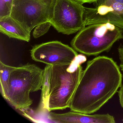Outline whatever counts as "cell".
<instances>
[{"label":"cell","instance_id":"2e32d148","mask_svg":"<svg viewBox=\"0 0 123 123\" xmlns=\"http://www.w3.org/2000/svg\"><path fill=\"white\" fill-rule=\"evenodd\" d=\"M75 0L78 2L80 3L83 5V4L85 3H95L97 2L98 0Z\"/></svg>","mask_w":123,"mask_h":123},{"label":"cell","instance_id":"6da1fadb","mask_svg":"<svg viewBox=\"0 0 123 123\" xmlns=\"http://www.w3.org/2000/svg\"><path fill=\"white\" fill-rule=\"evenodd\" d=\"M121 70L116 62L106 56L88 61L73 97L70 110L87 114L98 111L122 85Z\"/></svg>","mask_w":123,"mask_h":123},{"label":"cell","instance_id":"8992f818","mask_svg":"<svg viewBox=\"0 0 123 123\" xmlns=\"http://www.w3.org/2000/svg\"><path fill=\"white\" fill-rule=\"evenodd\" d=\"M85 7L75 0H57L50 22L59 33L70 35L84 28Z\"/></svg>","mask_w":123,"mask_h":123},{"label":"cell","instance_id":"52a82bcc","mask_svg":"<svg viewBox=\"0 0 123 123\" xmlns=\"http://www.w3.org/2000/svg\"><path fill=\"white\" fill-rule=\"evenodd\" d=\"M31 54L33 60L47 65L71 64L78 55L72 47L57 41L35 45Z\"/></svg>","mask_w":123,"mask_h":123},{"label":"cell","instance_id":"9c48e42d","mask_svg":"<svg viewBox=\"0 0 123 123\" xmlns=\"http://www.w3.org/2000/svg\"><path fill=\"white\" fill-rule=\"evenodd\" d=\"M54 121L62 123H114L113 116L108 113L104 114H87L77 111H71L59 114L54 113Z\"/></svg>","mask_w":123,"mask_h":123},{"label":"cell","instance_id":"3957f363","mask_svg":"<svg viewBox=\"0 0 123 123\" xmlns=\"http://www.w3.org/2000/svg\"><path fill=\"white\" fill-rule=\"evenodd\" d=\"M43 73V69L33 64L15 68L4 98L16 109L28 108L33 104L31 93L42 90Z\"/></svg>","mask_w":123,"mask_h":123},{"label":"cell","instance_id":"5bb4252c","mask_svg":"<svg viewBox=\"0 0 123 123\" xmlns=\"http://www.w3.org/2000/svg\"><path fill=\"white\" fill-rule=\"evenodd\" d=\"M119 58L120 61L119 67L121 71L123 72V45L120 44L118 48Z\"/></svg>","mask_w":123,"mask_h":123},{"label":"cell","instance_id":"7a4b0ae2","mask_svg":"<svg viewBox=\"0 0 123 123\" xmlns=\"http://www.w3.org/2000/svg\"><path fill=\"white\" fill-rule=\"evenodd\" d=\"M86 58L78 55L70 65H47L44 70L39 111L50 112L69 108Z\"/></svg>","mask_w":123,"mask_h":123},{"label":"cell","instance_id":"4fadbf2b","mask_svg":"<svg viewBox=\"0 0 123 123\" xmlns=\"http://www.w3.org/2000/svg\"><path fill=\"white\" fill-rule=\"evenodd\" d=\"M51 26L50 21L45 22L38 25L35 28L33 32V36L37 38L43 36L49 31Z\"/></svg>","mask_w":123,"mask_h":123},{"label":"cell","instance_id":"e0dca14e","mask_svg":"<svg viewBox=\"0 0 123 123\" xmlns=\"http://www.w3.org/2000/svg\"><path fill=\"white\" fill-rule=\"evenodd\" d=\"M122 121H123V119H122Z\"/></svg>","mask_w":123,"mask_h":123},{"label":"cell","instance_id":"30bf717a","mask_svg":"<svg viewBox=\"0 0 123 123\" xmlns=\"http://www.w3.org/2000/svg\"><path fill=\"white\" fill-rule=\"evenodd\" d=\"M0 31L10 38L27 42L31 39V33L11 16L0 18Z\"/></svg>","mask_w":123,"mask_h":123},{"label":"cell","instance_id":"5b68a950","mask_svg":"<svg viewBox=\"0 0 123 123\" xmlns=\"http://www.w3.org/2000/svg\"><path fill=\"white\" fill-rule=\"evenodd\" d=\"M57 0H13L11 16L31 33L38 25L50 21Z\"/></svg>","mask_w":123,"mask_h":123},{"label":"cell","instance_id":"9a60e30c","mask_svg":"<svg viewBox=\"0 0 123 123\" xmlns=\"http://www.w3.org/2000/svg\"><path fill=\"white\" fill-rule=\"evenodd\" d=\"M119 103L121 106L123 108V84L122 85L118 91Z\"/></svg>","mask_w":123,"mask_h":123},{"label":"cell","instance_id":"7c38bea8","mask_svg":"<svg viewBox=\"0 0 123 123\" xmlns=\"http://www.w3.org/2000/svg\"><path fill=\"white\" fill-rule=\"evenodd\" d=\"M13 0H0V18L10 16Z\"/></svg>","mask_w":123,"mask_h":123},{"label":"cell","instance_id":"8fae6325","mask_svg":"<svg viewBox=\"0 0 123 123\" xmlns=\"http://www.w3.org/2000/svg\"><path fill=\"white\" fill-rule=\"evenodd\" d=\"M15 68L5 64L1 61L0 62V90L3 98L7 89L11 73Z\"/></svg>","mask_w":123,"mask_h":123},{"label":"cell","instance_id":"277c9868","mask_svg":"<svg viewBox=\"0 0 123 123\" xmlns=\"http://www.w3.org/2000/svg\"><path fill=\"white\" fill-rule=\"evenodd\" d=\"M123 39V30L111 23L90 24L79 31L71 41L72 47L87 56L108 52L117 41Z\"/></svg>","mask_w":123,"mask_h":123},{"label":"cell","instance_id":"ba28073f","mask_svg":"<svg viewBox=\"0 0 123 123\" xmlns=\"http://www.w3.org/2000/svg\"><path fill=\"white\" fill-rule=\"evenodd\" d=\"M108 22L123 30V0H98L94 7H85L84 27Z\"/></svg>","mask_w":123,"mask_h":123}]
</instances>
